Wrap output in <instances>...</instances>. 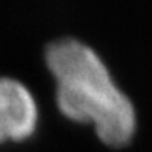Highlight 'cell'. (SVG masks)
Listing matches in <instances>:
<instances>
[{"instance_id":"obj_2","label":"cell","mask_w":152,"mask_h":152,"mask_svg":"<svg viewBox=\"0 0 152 152\" xmlns=\"http://www.w3.org/2000/svg\"><path fill=\"white\" fill-rule=\"evenodd\" d=\"M37 123V107L26 86L0 78V142L29 137Z\"/></svg>"},{"instance_id":"obj_1","label":"cell","mask_w":152,"mask_h":152,"mask_svg":"<svg viewBox=\"0 0 152 152\" xmlns=\"http://www.w3.org/2000/svg\"><path fill=\"white\" fill-rule=\"evenodd\" d=\"M45 60L65 117L94 125L108 146L121 147L131 141L136 129L133 104L91 47L76 39L55 41L47 47Z\"/></svg>"}]
</instances>
